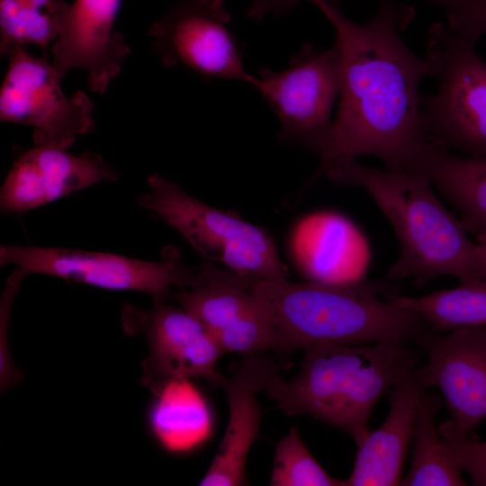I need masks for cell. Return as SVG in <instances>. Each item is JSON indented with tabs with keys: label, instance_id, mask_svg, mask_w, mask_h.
<instances>
[{
	"label": "cell",
	"instance_id": "1",
	"mask_svg": "<svg viewBox=\"0 0 486 486\" xmlns=\"http://www.w3.org/2000/svg\"><path fill=\"white\" fill-rule=\"evenodd\" d=\"M310 2L335 30L343 68L338 112L310 183L364 156L378 158L386 169L411 172L428 143L420 85L435 75L433 62L402 38L414 9L400 0H378L374 17L356 23L331 0Z\"/></svg>",
	"mask_w": 486,
	"mask_h": 486
},
{
	"label": "cell",
	"instance_id": "2",
	"mask_svg": "<svg viewBox=\"0 0 486 486\" xmlns=\"http://www.w3.org/2000/svg\"><path fill=\"white\" fill-rule=\"evenodd\" d=\"M271 320L279 353L324 345L383 341L409 344L432 328L418 312L394 303L387 285L361 279L347 283L251 281Z\"/></svg>",
	"mask_w": 486,
	"mask_h": 486
},
{
	"label": "cell",
	"instance_id": "3",
	"mask_svg": "<svg viewBox=\"0 0 486 486\" xmlns=\"http://www.w3.org/2000/svg\"><path fill=\"white\" fill-rule=\"evenodd\" d=\"M326 176L365 189L390 220L400 255L389 269V279L425 284L450 275L461 283L486 282L478 243L468 238L462 221L438 200L424 175L380 170L354 159L334 166Z\"/></svg>",
	"mask_w": 486,
	"mask_h": 486
},
{
	"label": "cell",
	"instance_id": "4",
	"mask_svg": "<svg viewBox=\"0 0 486 486\" xmlns=\"http://www.w3.org/2000/svg\"><path fill=\"white\" fill-rule=\"evenodd\" d=\"M407 343L324 345L305 350L298 374L272 376L265 392L288 416L307 415L349 434L358 446L370 433L379 399L418 365Z\"/></svg>",
	"mask_w": 486,
	"mask_h": 486
},
{
	"label": "cell",
	"instance_id": "5",
	"mask_svg": "<svg viewBox=\"0 0 486 486\" xmlns=\"http://www.w3.org/2000/svg\"><path fill=\"white\" fill-rule=\"evenodd\" d=\"M139 205L179 233L202 260L220 262L235 274L256 280H284L288 269L274 242L263 229L236 212L208 205L177 183L158 174L148 178Z\"/></svg>",
	"mask_w": 486,
	"mask_h": 486
},
{
	"label": "cell",
	"instance_id": "6",
	"mask_svg": "<svg viewBox=\"0 0 486 486\" xmlns=\"http://www.w3.org/2000/svg\"><path fill=\"white\" fill-rule=\"evenodd\" d=\"M446 23L428 32L427 57L437 88L423 98V121L431 145L486 160V61Z\"/></svg>",
	"mask_w": 486,
	"mask_h": 486
},
{
	"label": "cell",
	"instance_id": "7",
	"mask_svg": "<svg viewBox=\"0 0 486 486\" xmlns=\"http://www.w3.org/2000/svg\"><path fill=\"white\" fill-rule=\"evenodd\" d=\"M9 264L25 275L40 274L104 289L137 291L163 302L173 288H190L200 280V267L188 265L174 246L164 248L159 260L148 261L105 252L2 245L0 265Z\"/></svg>",
	"mask_w": 486,
	"mask_h": 486
},
{
	"label": "cell",
	"instance_id": "8",
	"mask_svg": "<svg viewBox=\"0 0 486 486\" xmlns=\"http://www.w3.org/2000/svg\"><path fill=\"white\" fill-rule=\"evenodd\" d=\"M342 69V55L336 43L327 50L304 43L284 69H260L251 86L278 117L280 141L319 153L333 123Z\"/></svg>",
	"mask_w": 486,
	"mask_h": 486
},
{
	"label": "cell",
	"instance_id": "9",
	"mask_svg": "<svg viewBox=\"0 0 486 486\" xmlns=\"http://www.w3.org/2000/svg\"><path fill=\"white\" fill-rule=\"evenodd\" d=\"M8 57L0 91L1 122L32 126L34 146L65 150L77 136L94 130L93 102L83 91L64 93L49 55L38 58L22 47Z\"/></svg>",
	"mask_w": 486,
	"mask_h": 486
},
{
	"label": "cell",
	"instance_id": "10",
	"mask_svg": "<svg viewBox=\"0 0 486 486\" xmlns=\"http://www.w3.org/2000/svg\"><path fill=\"white\" fill-rule=\"evenodd\" d=\"M121 323L125 334H141L148 342L141 382L155 395L189 378H202L216 388L221 374L215 366L224 353L215 336L183 308L163 301H153L148 310L124 303Z\"/></svg>",
	"mask_w": 486,
	"mask_h": 486
},
{
	"label": "cell",
	"instance_id": "11",
	"mask_svg": "<svg viewBox=\"0 0 486 486\" xmlns=\"http://www.w3.org/2000/svg\"><path fill=\"white\" fill-rule=\"evenodd\" d=\"M224 0H180L154 22L149 35L166 68L183 66L212 80H238L251 86L238 40L230 28Z\"/></svg>",
	"mask_w": 486,
	"mask_h": 486
},
{
	"label": "cell",
	"instance_id": "12",
	"mask_svg": "<svg viewBox=\"0 0 486 486\" xmlns=\"http://www.w3.org/2000/svg\"><path fill=\"white\" fill-rule=\"evenodd\" d=\"M428 357L421 366L427 389H438L450 418L438 426L443 438L468 437L486 418V325L436 334L415 341Z\"/></svg>",
	"mask_w": 486,
	"mask_h": 486
},
{
	"label": "cell",
	"instance_id": "13",
	"mask_svg": "<svg viewBox=\"0 0 486 486\" xmlns=\"http://www.w3.org/2000/svg\"><path fill=\"white\" fill-rule=\"evenodd\" d=\"M122 0H75L65 3L61 29L50 48L51 62L62 78L74 68L87 73L92 92L104 94L118 76L130 49L114 30Z\"/></svg>",
	"mask_w": 486,
	"mask_h": 486
},
{
	"label": "cell",
	"instance_id": "14",
	"mask_svg": "<svg viewBox=\"0 0 486 486\" xmlns=\"http://www.w3.org/2000/svg\"><path fill=\"white\" fill-rule=\"evenodd\" d=\"M118 180L99 155L33 146L13 164L0 191V210L22 214L100 182Z\"/></svg>",
	"mask_w": 486,
	"mask_h": 486
},
{
	"label": "cell",
	"instance_id": "15",
	"mask_svg": "<svg viewBox=\"0 0 486 486\" xmlns=\"http://www.w3.org/2000/svg\"><path fill=\"white\" fill-rule=\"evenodd\" d=\"M278 366L263 354L244 356L231 368V375L219 378L227 398L229 418L212 462L200 482L202 486L248 484L246 464L259 436L263 409L257 395L265 392Z\"/></svg>",
	"mask_w": 486,
	"mask_h": 486
},
{
	"label": "cell",
	"instance_id": "16",
	"mask_svg": "<svg viewBox=\"0 0 486 486\" xmlns=\"http://www.w3.org/2000/svg\"><path fill=\"white\" fill-rule=\"evenodd\" d=\"M427 390L419 365L390 390V412L384 422L370 431L357 446L354 468L345 480L346 486L400 485L416 414Z\"/></svg>",
	"mask_w": 486,
	"mask_h": 486
},
{
	"label": "cell",
	"instance_id": "17",
	"mask_svg": "<svg viewBox=\"0 0 486 486\" xmlns=\"http://www.w3.org/2000/svg\"><path fill=\"white\" fill-rule=\"evenodd\" d=\"M290 249L308 281L338 284L364 279L366 243L353 223L339 214L318 212L302 218L292 230Z\"/></svg>",
	"mask_w": 486,
	"mask_h": 486
},
{
	"label": "cell",
	"instance_id": "18",
	"mask_svg": "<svg viewBox=\"0 0 486 486\" xmlns=\"http://www.w3.org/2000/svg\"><path fill=\"white\" fill-rule=\"evenodd\" d=\"M412 173L427 176L462 215L466 230H486V160L474 159L428 143Z\"/></svg>",
	"mask_w": 486,
	"mask_h": 486
},
{
	"label": "cell",
	"instance_id": "19",
	"mask_svg": "<svg viewBox=\"0 0 486 486\" xmlns=\"http://www.w3.org/2000/svg\"><path fill=\"white\" fill-rule=\"evenodd\" d=\"M199 266V282L193 287L178 289L174 298L215 335L253 304L252 279L221 270L205 260Z\"/></svg>",
	"mask_w": 486,
	"mask_h": 486
},
{
	"label": "cell",
	"instance_id": "20",
	"mask_svg": "<svg viewBox=\"0 0 486 486\" xmlns=\"http://www.w3.org/2000/svg\"><path fill=\"white\" fill-rule=\"evenodd\" d=\"M436 392H426L415 418L410 470L402 479L404 486H464L462 470L449 453L436 424L442 408Z\"/></svg>",
	"mask_w": 486,
	"mask_h": 486
},
{
	"label": "cell",
	"instance_id": "21",
	"mask_svg": "<svg viewBox=\"0 0 486 486\" xmlns=\"http://www.w3.org/2000/svg\"><path fill=\"white\" fill-rule=\"evenodd\" d=\"M391 300L421 315L439 332L486 325V282L461 283V285L420 297L394 294Z\"/></svg>",
	"mask_w": 486,
	"mask_h": 486
},
{
	"label": "cell",
	"instance_id": "22",
	"mask_svg": "<svg viewBox=\"0 0 486 486\" xmlns=\"http://www.w3.org/2000/svg\"><path fill=\"white\" fill-rule=\"evenodd\" d=\"M63 0H0V52L35 45L43 55L61 29Z\"/></svg>",
	"mask_w": 486,
	"mask_h": 486
},
{
	"label": "cell",
	"instance_id": "23",
	"mask_svg": "<svg viewBox=\"0 0 486 486\" xmlns=\"http://www.w3.org/2000/svg\"><path fill=\"white\" fill-rule=\"evenodd\" d=\"M188 379L174 382L157 396L150 424L161 443L173 450L196 444L205 428L204 406Z\"/></svg>",
	"mask_w": 486,
	"mask_h": 486
},
{
	"label": "cell",
	"instance_id": "24",
	"mask_svg": "<svg viewBox=\"0 0 486 486\" xmlns=\"http://www.w3.org/2000/svg\"><path fill=\"white\" fill-rule=\"evenodd\" d=\"M271 486H346L330 476L312 456L296 427L277 444Z\"/></svg>",
	"mask_w": 486,
	"mask_h": 486
},
{
	"label": "cell",
	"instance_id": "25",
	"mask_svg": "<svg viewBox=\"0 0 486 486\" xmlns=\"http://www.w3.org/2000/svg\"><path fill=\"white\" fill-rule=\"evenodd\" d=\"M252 292L253 304L214 335L224 354L251 356L274 350L275 338L268 312L258 295Z\"/></svg>",
	"mask_w": 486,
	"mask_h": 486
},
{
	"label": "cell",
	"instance_id": "26",
	"mask_svg": "<svg viewBox=\"0 0 486 486\" xmlns=\"http://www.w3.org/2000/svg\"><path fill=\"white\" fill-rule=\"evenodd\" d=\"M443 9L446 25L458 35L478 42L486 37V0H423Z\"/></svg>",
	"mask_w": 486,
	"mask_h": 486
},
{
	"label": "cell",
	"instance_id": "27",
	"mask_svg": "<svg viewBox=\"0 0 486 486\" xmlns=\"http://www.w3.org/2000/svg\"><path fill=\"white\" fill-rule=\"evenodd\" d=\"M26 276L16 268L7 278L0 301V388L5 391L20 380L21 373L11 360L7 348V330L11 306L22 278Z\"/></svg>",
	"mask_w": 486,
	"mask_h": 486
},
{
	"label": "cell",
	"instance_id": "28",
	"mask_svg": "<svg viewBox=\"0 0 486 486\" xmlns=\"http://www.w3.org/2000/svg\"><path fill=\"white\" fill-rule=\"evenodd\" d=\"M462 471L466 472L476 486H486V441L474 435L468 437L443 438Z\"/></svg>",
	"mask_w": 486,
	"mask_h": 486
},
{
	"label": "cell",
	"instance_id": "29",
	"mask_svg": "<svg viewBox=\"0 0 486 486\" xmlns=\"http://www.w3.org/2000/svg\"><path fill=\"white\" fill-rule=\"evenodd\" d=\"M302 1L303 0H249L247 16L249 19L261 21L269 14L281 15Z\"/></svg>",
	"mask_w": 486,
	"mask_h": 486
},
{
	"label": "cell",
	"instance_id": "30",
	"mask_svg": "<svg viewBox=\"0 0 486 486\" xmlns=\"http://www.w3.org/2000/svg\"><path fill=\"white\" fill-rule=\"evenodd\" d=\"M477 238H478L477 243L480 249L482 264L484 274L486 275V230L478 234Z\"/></svg>",
	"mask_w": 486,
	"mask_h": 486
}]
</instances>
